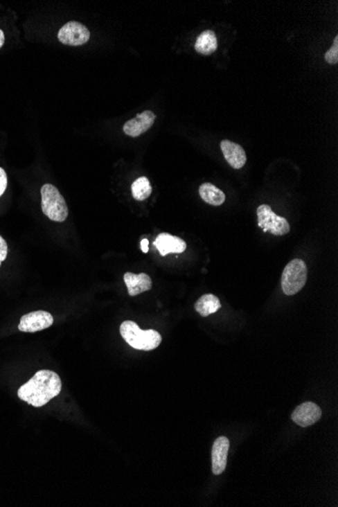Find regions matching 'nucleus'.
<instances>
[{
    "mask_svg": "<svg viewBox=\"0 0 338 507\" xmlns=\"http://www.w3.org/2000/svg\"><path fill=\"white\" fill-rule=\"evenodd\" d=\"M61 389L62 382L58 374L49 370H41L19 388L17 396L34 407H43L58 396Z\"/></svg>",
    "mask_w": 338,
    "mask_h": 507,
    "instance_id": "nucleus-1",
    "label": "nucleus"
},
{
    "mask_svg": "<svg viewBox=\"0 0 338 507\" xmlns=\"http://www.w3.org/2000/svg\"><path fill=\"white\" fill-rule=\"evenodd\" d=\"M120 332L125 341L138 350H155L162 341L161 335L157 330H142L135 322L130 320L123 322L120 326Z\"/></svg>",
    "mask_w": 338,
    "mask_h": 507,
    "instance_id": "nucleus-2",
    "label": "nucleus"
},
{
    "mask_svg": "<svg viewBox=\"0 0 338 507\" xmlns=\"http://www.w3.org/2000/svg\"><path fill=\"white\" fill-rule=\"evenodd\" d=\"M42 210L44 214L54 222H64L67 219L68 207L64 197L56 186L46 184L41 188Z\"/></svg>",
    "mask_w": 338,
    "mask_h": 507,
    "instance_id": "nucleus-3",
    "label": "nucleus"
},
{
    "mask_svg": "<svg viewBox=\"0 0 338 507\" xmlns=\"http://www.w3.org/2000/svg\"><path fill=\"white\" fill-rule=\"evenodd\" d=\"M308 269L304 260H293L287 263L282 274V289L287 296L299 293L307 282Z\"/></svg>",
    "mask_w": 338,
    "mask_h": 507,
    "instance_id": "nucleus-4",
    "label": "nucleus"
},
{
    "mask_svg": "<svg viewBox=\"0 0 338 507\" xmlns=\"http://www.w3.org/2000/svg\"><path fill=\"white\" fill-rule=\"evenodd\" d=\"M258 226L263 228V232H271L276 236H283L289 233L290 224L284 217L278 216L267 205H261L258 208Z\"/></svg>",
    "mask_w": 338,
    "mask_h": 507,
    "instance_id": "nucleus-5",
    "label": "nucleus"
},
{
    "mask_svg": "<svg viewBox=\"0 0 338 507\" xmlns=\"http://www.w3.org/2000/svg\"><path fill=\"white\" fill-rule=\"evenodd\" d=\"M91 38L89 28L78 21H69L60 28L58 39L67 46H81L87 44Z\"/></svg>",
    "mask_w": 338,
    "mask_h": 507,
    "instance_id": "nucleus-6",
    "label": "nucleus"
},
{
    "mask_svg": "<svg viewBox=\"0 0 338 507\" xmlns=\"http://www.w3.org/2000/svg\"><path fill=\"white\" fill-rule=\"evenodd\" d=\"M54 322V318L47 311H34L26 314L21 318L19 330L21 332H37L49 328Z\"/></svg>",
    "mask_w": 338,
    "mask_h": 507,
    "instance_id": "nucleus-7",
    "label": "nucleus"
},
{
    "mask_svg": "<svg viewBox=\"0 0 338 507\" xmlns=\"http://www.w3.org/2000/svg\"><path fill=\"white\" fill-rule=\"evenodd\" d=\"M321 416V408L317 404L305 402L294 410L291 417L296 425H300L301 427H308L317 423Z\"/></svg>",
    "mask_w": 338,
    "mask_h": 507,
    "instance_id": "nucleus-8",
    "label": "nucleus"
},
{
    "mask_svg": "<svg viewBox=\"0 0 338 507\" xmlns=\"http://www.w3.org/2000/svg\"><path fill=\"white\" fill-rule=\"evenodd\" d=\"M155 120H157V115L153 112L145 111L128 121L124 125L123 130L126 135L130 136V137H138L148 131L154 124Z\"/></svg>",
    "mask_w": 338,
    "mask_h": 507,
    "instance_id": "nucleus-9",
    "label": "nucleus"
},
{
    "mask_svg": "<svg viewBox=\"0 0 338 507\" xmlns=\"http://www.w3.org/2000/svg\"><path fill=\"white\" fill-rule=\"evenodd\" d=\"M229 447V440L225 436H220L215 441L212 449V470L215 475H221L225 471Z\"/></svg>",
    "mask_w": 338,
    "mask_h": 507,
    "instance_id": "nucleus-10",
    "label": "nucleus"
},
{
    "mask_svg": "<svg viewBox=\"0 0 338 507\" xmlns=\"http://www.w3.org/2000/svg\"><path fill=\"white\" fill-rule=\"evenodd\" d=\"M154 247L162 256H166L169 254H182L186 249V243L179 237L161 233L155 239Z\"/></svg>",
    "mask_w": 338,
    "mask_h": 507,
    "instance_id": "nucleus-11",
    "label": "nucleus"
},
{
    "mask_svg": "<svg viewBox=\"0 0 338 507\" xmlns=\"http://www.w3.org/2000/svg\"><path fill=\"white\" fill-rule=\"evenodd\" d=\"M221 149L224 157L232 168L240 169L247 163V153L240 145L229 140H223L221 142Z\"/></svg>",
    "mask_w": 338,
    "mask_h": 507,
    "instance_id": "nucleus-12",
    "label": "nucleus"
},
{
    "mask_svg": "<svg viewBox=\"0 0 338 507\" xmlns=\"http://www.w3.org/2000/svg\"><path fill=\"white\" fill-rule=\"evenodd\" d=\"M124 281L131 297H135L152 289V280L148 274L144 273H126L124 274Z\"/></svg>",
    "mask_w": 338,
    "mask_h": 507,
    "instance_id": "nucleus-13",
    "label": "nucleus"
},
{
    "mask_svg": "<svg viewBox=\"0 0 338 507\" xmlns=\"http://www.w3.org/2000/svg\"><path fill=\"white\" fill-rule=\"evenodd\" d=\"M195 49L199 54H213L218 49V39H217L216 34L211 30L202 33L195 41Z\"/></svg>",
    "mask_w": 338,
    "mask_h": 507,
    "instance_id": "nucleus-14",
    "label": "nucleus"
},
{
    "mask_svg": "<svg viewBox=\"0 0 338 507\" xmlns=\"http://www.w3.org/2000/svg\"><path fill=\"white\" fill-rule=\"evenodd\" d=\"M199 193L202 199L206 203L211 206H215V207L223 205L226 199L225 194L210 182H205V184H202L199 186Z\"/></svg>",
    "mask_w": 338,
    "mask_h": 507,
    "instance_id": "nucleus-15",
    "label": "nucleus"
},
{
    "mask_svg": "<svg viewBox=\"0 0 338 507\" xmlns=\"http://www.w3.org/2000/svg\"><path fill=\"white\" fill-rule=\"evenodd\" d=\"M220 308V300L213 294L202 296L195 305V311L203 317H208L211 314L216 313Z\"/></svg>",
    "mask_w": 338,
    "mask_h": 507,
    "instance_id": "nucleus-16",
    "label": "nucleus"
},
{
    "mask_svg": "<svg viewBox=\"0 0 338 507\" xmlns=\"http://www.w3.org/2000/svg\"><path fill=\"white\" fill-rule=\"evenodd\" d=\"M132 195L137 201H145L152 194V186L147 177H142L136 179L132 184Z\"/></svg>",
    "mask_w": 338,
    "mask_h": 507,
    "instance_id": "nucleus-17",
    "label": "nucleus"
},
{
    "mask_svg": "<svg viewBox=\"0 0 338 507\" xmlns=\"http://www.w3.org/2000/svg\"><path fill=\"white\" fill-rule=\"evenodd\" d=\"M326 61L331 65L338 62V37H335L332 47L326 52Z\"/></svg>",
    "mask_w": 338,
    "mask_h": 507,
    "instance_id": "nucleus-18",
    "label": "nucleus"
},
{
    "mask_svg": "<svg viewBox=\"0 0 338 507\" xmlns=\"http://www.w3.org/2000/svg\"><path fill=\"white\" fill-rule=\"evenodd\" d=\"M8 186V177L3 168H0V197L6 192Z\"/></svg>",
    "mask_w": 338,
    "mask_h": 507,
    "instance_id": "nucleus-19",
    "label": "nucleus"
},
{
    "mask_svg": "<svg viewBox=\"0 0 338 507\" xmlns=\"http://www.w3.org/2000/svg\"><path fill=\"white\" fill-rule=\"evenodd\" d=\"M8 243H6V240L0 236V265H1L2 261H4L6 256H8Z\"/></svg>",
    "mask_w": 338,
    "mask_h": 507,
    "instance_id": "nucleus-20",
    "label": "nucleus"
},
{
    "mask_svg": "<svg viewBox=\"0 0 338 507\" xmlns=\"http://www.w3.org/2000/svg\"><path fill=\"white\" fill-rule=\"evenodd\" d=\"M148 244V239L144 238L143 240L141 241V249L142 251L144 252V254H147V252L149 251Z\"/></svg>",
    "mask_w": 338,
    "mask_h": 507,
    "instance_id": "nucleus-21",
    "label": "nucleus"
},
{
    "mask_svg": "<svg viewBox=\"0 0 338 507\" xmlns=\"http://www.w3.org/2000/svg\"><path fill=\"white\" fill-rule=\"evenodd\" d=\"M4 42H6V37H4L3 30H0V48L3 46Z\"/></svg>",
    "mask_w": 338,
    "mask_h": 507,
    "instance_id": "nucleus-22",
    "label": "nucleus"
}]
</instances>
